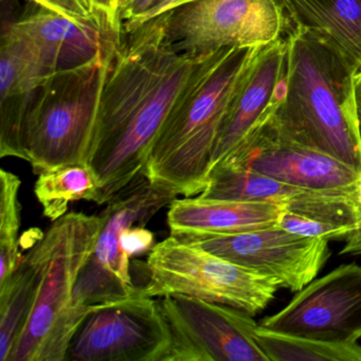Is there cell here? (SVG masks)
Returning <instances> with one entry per match:
<instances>
[{
    "mask_svg": "<svg viewBox=\"0 0 361 361\" xmlns=\"http://www.w3.org/2000/svg\"><path fill=\"white\" fill-rule=\"evenodd\" d=\"M204 56L172 49L160 18L123 35L87 164L98 183L94 202L109 204L145 171L156 137Z\"/></svg>",
    "mask_w": 361,
    "mask_h": 361,
    "instance_id": "6da1fadb",
    "label": "cell"
},
{
    "mask_svg": "<svg viewBox=\"0 0 361 361\" xmlns=\"http://www.w3.org/2000/svg\"><path fill=\"white\" fill-rule=\"evenodd\" d=\"M286 81L274 117L283 134L361 172L354 73L320 37L287 22Z\"/></svg>",
    "mask_w": 361,
    "mask_h": 361,
    "instance_id": "7a4b0ae2",
    "label": "cell"
},
{
    "mask_svg": "<svg viewBox=\"0 0 361 361\" xmlns=\"http://www.w3.org/2000/svg\"><path fill=\"white\" fill-rule=\"evenodd\" d=\"M259 47L204 54L156 137L145 173L185 197L200 194L232 97Z\"/></svg>",
    "mask_w": 361,
    "mask_h": 361,
    "instance_id": "3957f363",
    "label": "cell"
},
{
    "mask_svg": "<svg viewBox=\"0 0 361 361\" xmlns=\"http://www.w3.org/2000/svg\"><path fill=\"white\" fill-rule=\"evenodd\" d=\"M102 225L101 214L67 213L29 251L39 282L8 361H66L75 331L92 312L73 306V291Z\"/></svg>",
    "mask_w": 361,
    "mask_h": 361,
    "instance_id": "277c9868",
    "label": "cell"
},
{
    "mask_svg": "<svg viewBox=\"0 0 361 361\" xmlns=\"http://www.w3.org/2000/svg\"><path fill=\"white\" fill-rule=\"evenodd\" d=\"M116 54L45 78L23 126V149L33 172L88 164L103 90Z\"/></svg>",
    "mask_w": 361,
    "mask_h": 361,
    "instance_id": "5b68a950",
    "label": "cell"
},
{
    "mask_svg": "<svg viewBox=\"0 0 361 361\" xmlns=\"http://www.w3.org/2000/svg\"><path fill=\"white\" fill-rule=\"evenodd\" d=\"M147 297L192 295L231 306L255 316L263 312L281 287L276 279L262 276L171 235L158 243L147 264Z\"/></svg>",
    "mask_w": 361,
    "mask_h": 361,
    "instance_id": "8992f818",
    "label": "cell"
},
{
    "mask_svg": "<svg viewBox=\"0 0 361 361\" xmlns=\"http://www.w3.org/2000/svg\"><path fill=\"white\" fill-rule=\"evenodd\" d=\"M177 196L174 188L152 180L143 171L106 204L100 213L103 217L100 234L75 284V307L94 312L142 291L133 282L130 257L122 249L120 235L126 228L147 225Z\"/></svg>",
    "mask_w": 361,
    "mask_h": 361,
    "instance_id": "52a82bcc",
    "label": "cell"
},
{
    "mask_svg": "<svg viewBox=\"0 0 361 361\" xmlns=\"http://www.w3.org/2000/svg\"><path fill=\"white\" fill-rule=\"evenodd\" d=\"M175 51L202 56L223 48H257L285 35L278 0H191L158 16Z\"/></svg>",
    "mask_w": 361,
    "mask_h": 361,
    "instance_id": "ba28073f",
    "label": "cell"
},
{
    "mask_svg": "<svg viewBox=\"0 0 361 361\" xmlns=\"http://www.w3.org/2000/svg\"><path fill=\"white\" fill-rule=\"evenodd\" d=\"M159 303L171 335L164 361H269L244 310L181 293Z\"/></svg>",
    "mask_w": 361,
    "mask_h": 361,
    "instance_id": "9c48e42d",
    "label": "cell"
},
{
    "mask_svg": "<svg viewBox=\"0 0 361 361\" xmlns=\"http://www.w3.org/2000/svg\"><path fill=\"white\" fill-rule=\"evenodd\" d=\"M180 242L208 251L300 291L318 276L329 257V240L307 238L279 225L233 234L181 232Z\"/></svg>",
    "mask_w": 361,
    "mask_h": 361,
    "instance_id": "30bf717a",
    "label": "cell"
},
{
    "mask_svg": "<svg viewBox=\"0 0 361 361\" xmlns=\"http://www.w3.org/2000/svg\"><path fill=\"white\" fill-rule=\"evenodd\" d=\"M170 341L159 300L141 291L90 312L71 340L66 361H164Z\"/></svg>",
    "mask_w": 361,
    "mask_h": 361,
    "instance_id": "8fae6325",
    "label": "cell"
},
{
    "mask_svg": "<svg viewBox=\"0 0 361 361\" xmlns=\"http://www.w3.org/2000/svg\"><path fill=\"white\" fill-rule=\"evenodd\" d=\"M259 326L320 341L357 343L361 338V266L341 265L312 281Z\"/></svg>",
    "mask_w": 361,
    "mask_h": 361,
    "instance_id": "7c38bea8",
    "label": "cell"
},
{
    "mask_svg": "<svg viewBox=\"0 0 361 361\" xmlns=\"http://www.w3.org/2000/svg\"><path fill=\"white\" fill-rule=\"evenodd\" d=\"M272 115L219 162L249 169L302 189L356 192L361 172L288 138Z\"/></svg>",
    "mask_w": 361,
    "mask_h": 361,
    "instance_id": "4fadbf2b",
    "label": "cell"
},
{
    "mask_svg": "<svg viewBox=\"0 0 361 361\" xmlns=\"http://www.w3.org/2000/svg\"><path fill=\"white\" fill-rule=\"evenodd\" d=\"M37 7L8 28L32 48L48 75L115 56L121 47L122 27L103 12L73 16Z\"/></svg>",
    "mask_w": 361,
    "mask_h": 361,
    "instance_id": "5bb4252c",
    "label": "cell"
},
{
    "mask_svg": "<svg viewBox=\"0 0 361 361\" xmlns=\"http://www.w3.org/2000/svg\"><path fill=\"white\" fill-rule=\"evenodd\" d=\"M284 35L269 45L259 47L243 75L215 142L212 168L264 123L280 104L288 56Z\"/></svg>",
    "mask_w": 361,
    "mask_h": 361,
    "instance_id": "9a60e30c",
    "label": "cell"
},
{
    "mask_svg": "<svg viewBox=\"0 0 361 361\" xmlns=\"http://www.w3.org/2000/svg\"><path fill=\"white\" fill-rule=\"evenodd\" d=\"M47 75L32 48L7 27L0 49V157L26 160L23 126L29 105Z\"/></svg>",
    "mask_w": 361,
    "mask_h": 361,
    "instance_id": "2e32d148",
    "label": "cell"
},
{
    "mask_svg": "<svg viewBox=\"0 0 361 361\" xmlns=\"http://www.w3.org/2000/svg\"><path fill=\"white\" fill-rule=\"evenodd\" d=\"M285 204L185 197L170 204L171 234H233L278 225Z\"/></svg>",
    "mask_w": 361,
    "mask_h": 361,
    "instance_id": "e0dca14e",
    "label": "cell"
},
{
    "mask_svg": "<svg viewBox=\"0 0 361 361\" xmlns=\"http://www.w3.org/2000/svg\"><path fill=\"white\" fill-rule=\"evenodd\" d=\"M278 225L307 238L348 240L361 229V206L356 192L306 190L285 204Z\"/></svg>",
    "mask_w": 361,
    "mask_h": 361,
    "instance_id": "ac0fdd59",
    "label": "cell"
},
{
    "mask_svg": "<svg viewBox=\"0 0 361 361\" xmlns=\"http://www.w3.org/2000/svg\"><path fill=\"white\" fill-rule=\"evenodd\" d=\"M287 22L329 44L353 73L361 69V0H278Z\"/></svg>",
    "mask_w": 361,
    "mask_h": 361,
    "instance_id": "d6986e66",
    "label": "cell"
},
{
    "mask_svg": "<svg viewBox=\"0 0 361 361\" xmlns=\"http://www.w3.org/2000/svg\"><path fill=\"white\" fill-rule=\"evenodd\" d=\"M306 190L308 189L286 185L249 169L219 162L211 169L206 188L198 197L285 204Z\"/></svg>",
    "mask_w": 361,
    "mask_h": 361,
    "instance_id": "ffe728a7",
    "label": "cell"
},
{
    "mask_svg": "<svg viewBox=\"0 0 361 361\" xmlns=\"http://www.w3.org/2000/svg\"><path fill=\"white\" fill-rule=\"evenodd\" d=\"M97 190L96 177L87 164H66L39 173L35 193L44 215L54 221L68 213L71 202H94Z\"/></svg>",
    "mask_w": 361,
    "mask_h": 361,
    "instance_id": "44dd1931",
    "label": "cell"
},
{
    "mask_svg": "<svg viewBox=\"0 0 361 361\" xmlns=\"http://www.w3.org/2000/svg\"><path fill=\"white\" fill-rule=\"evenodd\" d=\"M39 272L29 255L0 286V361H8L14 342L28 319L37 293Z\"/></svg>",
    "mask_w": 361,
    "mask_h": 361,
    "instance_id": "7402d4cb",
    "label": "cell"
},
{
    "mask_svg": "<svg viewBox=\"0 0 361 361\" xmlns=\"http://www.w3.org/2000/svg\"><path fill=\"white\" fill-rule=\"evenodd\" d=\"M255 339L269 361H361L358 344L333 343L257 327Z\"/></svg>",
    "mask_w": 361,
    "mask_h": 361,
    "instance_id": "603a6c76",
    "label": "cell"
},
{
    "mask_svg": "<svg viewBox=\"0 0 361 361\" xmlns=\"http://www.w3.org/2000/svg\"><path fill=\"white\" fill-rule=\"evenodd\" d=\"M0 286H3L20 267L24 255L20 251V177L0 171Z\"/></svg>",
    "mask_w": 361,
    "mask_h": 361,
    "instance_id": "cb8c5ba5",
    "label": "cell"
},
{
    "mask_svg": "<svg viewBox=\"0 0 361 361\" xmlns=\"http://www.w3.org/2000/svg\"><path fill=\"white\" fill-rule=\"evenodd\" d=\"M120 243L124 252L132 257L145 251H151L155 246V238L153 232L147 230L145 226H134L122 230Z\"/></svg>",
    "mask_w": 361,
    "mask_h": 361,
    "instance_id": "d4e9b609",
    "label": "cell"
},
{
    "mask_svg": "<svg viewBox=\"0 0 361 361\" xmlns=\"http://www.w3.org/2000/svg\"><path fill=\"white\" fill-rule=\"evenodd\" d=\"M189 1H191V0H158L157 3H156L151 9L147 10L145 14H142V16H139L136 20L123 26V29H122V30H123V35L132 32L135 29L140 27L141 25L145 24V23L149 22V20H154V18H158V16L171 11V10L174 9V8L183 5V4L189 3Z\"/></svg>",
    "mask_w": 361,
    "mask_h": 361,
    "instance_id": "484cf974",
    "label": "cell"
},
{
    "mask_svg": "<svg viewBox=\"0 0 361 361\" xmlns=\"http://www.w3.org/2000/svg\"><path fill=\"white\" fill-rule=\"evenodd\" d=\"M35 5L73 16H88L92 13L81 0H30Z\"/></svg>",
    "mask_w": 361,
    "mask_h": 361,
    "instance_id": "4316f807",
    "label": "cell"
},
{
    "mask_svg": "<svg viewBox=\"0 0 361 361\" xmlns=\"http://www.w3.org/2000/svg\"><path fill=\"white\" fill-rule=\"evenodd\" d=\"M82 1L90 11L103 12L111 16L119 26L122 27L119 12H118V0H82Z\"/></svg>",
    "mask_w": 361,
    "mask_h": 361,
    "instance_id": "83f0119b",
    "label": "cell"
},
{
    "mask_svg": "<svg viewBox=\"0 0 361 361\" xmlns=\"http://www.w3.org/2000/svg\"><path fill=\"white\" fill-rule=\"evenodd\" d=\"M157 1L158 0H135L133 5L130 6V9L126 12L123 18H122V29H123V26L128 25V23L133 22V20L138 18L139 16L145 14L147 10L151 9Z\"/></svg>",
    "mask_w": 361,
    "mask_h": 361,
    "instance_id": "f1b7e54d",
    "label": "cell"
},
{
    "mask_svg": "<svg viewBox=\"0 0 361 361\" xmlns=\"http://www.w3.org/2000/svg\"><path fill=\"white\" fill-rule=\"evenodd\" d=\"M354 86L355 111H356L357 126H358L359 138L361 142V69L355 73L353 78Z\"/></svg>",
    "mask_w": 361,
    "mask_h": 361,
    "instance_id": "f546056e",
    "label": "cell"
},
{
    "mask_svg": "<svg viewBox=\"0 0 361 361\" xmlns=\"http://www.w3.org/2000/svg\"><path fill=\"white\" fill-rule=\"evenodd\" d=\"M340 255H361V229L358 230L356 233L352 234L348 240H345V245H344L343 248H342Z\"/></svg>",
    "mask_w": 361,
    "mask_h": 361,
    "instance_id": "4dcf8cb0",
    "label": "cell"
},
{
    "mask_svg": "<svg viewBox=\"0 0 361 361\" xmlns=\"http://www.w3.org/2000/svg\"><path fill=\"white\" fill-rule=\"evenodd\" d=\"M135 0H118V12H119V16L120 20H121L122 23V18H123L124 14H126V12L128 11V9H130V6L133 5V3H134Z\"/></svg>",
    "mask_w": 361,
    "mask_h": 361,
    "instance_id": "1f68e13d",
    "label": "cell"
},
{
    "mask_svg": "<svg viewBox=\"0 0 361 361\" xmlns=\"http://www.w3.org/2000/svg\"><path fill=\"white\" fill-rule=\"evenodd\" d=\"M356 198L361 206V175L360 177H359L358 183H357L356 185Z\"/></svg>",
    "mask_w": 361,
    "mask_h": 361,
    "instance_id": "d6a6232c",
    "label": "cell"
}]
</instances>
